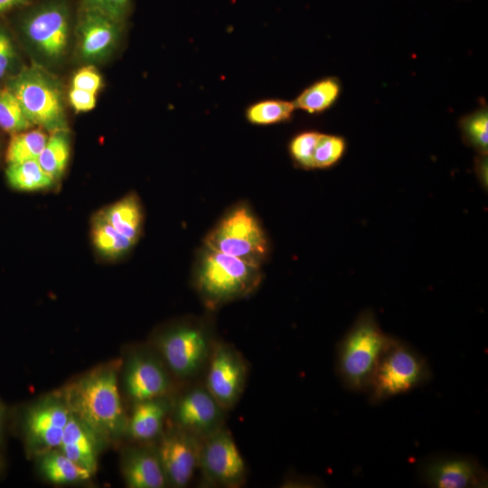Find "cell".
Returning a JSON list of instances; mask_svg holds the SVG:
<instances>
[{"instance_id":"cell-1","label":"cell","mask_w":488,"mask_h":488,"mask_svg":"<svg viewBox=\"0 0 488 488\" xmlns=\"http://www.w3.org/2000/svg\"><path fill=\"white\" fill-rule=\"evenodd\" d=\"M119 364L102 365L68 385L61 396L72 415L99 438H117L127 432L117 383Z\"/></svg>"},{"instance_id":"cell-2","label":"cell","mask_w":488,"mask_h":488,"mask_svg":"<svg viewBox=\"0 0 488 488\" xmlns=\"http://www.w3.org/2000/svg\"><path fill=\"white\" fill-rule=\"evenodd\" d=\"M388 337L373 310L359 314L336 346L335 371L346 389L367 391Z\"/></svg>"},{"instance_id":"cell-3","label":"cell","mask_w":488,"mask_h":488,"mask_svg":"<svg viewBox=\"0 0 488 488\" xmlns=\"http://www.w3.org/2000/svg\"><path fill=\"white\" fill-rule=\"evenodd\" d=\"M260 281L259 267L207 247L201 253L194 276L195 288L211 310L250 296Z\"/></svg>"},{"instance_id":"cell-4","label":"cell","mask_w":488,"mask_h":488,"mask_svg":"<svg viewBox=\"0 0 488 488\" xmlns=\"http://www.w3.org/2000/svg\"><path fill=\"white\" fill-rule=\"evenodd\" d=\"M216 341L209 322L192 318L161 332L155 346L174 378L193 382L203 374Z\"/></svg>"},{"instance_id":"cell-5","label":"cell","mask_w":488,"mask_h":488,"mask_svg":"<svg viewBox=\"0 0 488 488\" xmlns=\"http://www.w3.org/2000/svg\"><path fill=\"white\" fill-rule=\"evenodd\" d=\"M432 371L412 345L389 335L367 389L370 404L378 405L427 384Z\"/></svg>"},{"instance_id":"cell-6","label":"cell","mask_w":488,"mask_h":488,"mask_svg":"<svg viewBox=\"0 0 488 488\" xmlns=\"http://www.w3.org/2000/svg\"><path fill=\"white\" fill-rule=\"evenodd\" d=\"M33 124L51 133L67 130L61 89L42 70L31 67L13 78L6 87Z\"/></svg>"},{"instance_id":"cell-7","label":"cell","mask_w":488,"mask_h":488,"mask_svg":"<svg viewBox=\"0 0 488 488\" xmlns=\"http://www.w3.org/2000/svg\"><path fill=\"white\" fill-rule=\"evenodd\" d=\"M205 247L260 267L268 253L266 235L255 215L245 205L226 214L208 233Z\"/></svg>"},{"instance_id":"cell-8","label":"cell","mask_w":488,"mask_h":488,"mask_svg":"<svg viewBox=\"0 0 488 488\" xmlns=\"http://www.w3.org/2000/svg\"><path fill=\"white\" fill-rule=\"evenodd\" d=\"M198 470L202 473V483L206 487L244 485L246 463L226 426L202 441Z\"/></svg>"},{"instance_id":"cell-9","label":"cell","mask_w":488,"mask_h":488,"mask_svg":"<svg viewBox=\"0 0 488 488\" xmlns=\"http://www.w3.org/2000/svg\"><path fill=\"white\" fill-rule=\"evenodd\" d=\"M203 374V385L228 411L239 402L244 392L249 365L234 345L217 340Z\"/></svg>"},{"instance_id":"cell-10","label":"cell","mask_w":488,"mask_h":488,"mask_svg":"<svg viewBox=\"0 0 488 488\" xmlns=\"http://www.w3.org/2000/svg\"><path fill=\"white\" fill-rule=\"evenodd\" d=\"M227 410L196 381L173 399L172 425L203 440L225 426Z\"/></svg>"},{"instance_id":"cell-11","label":"cell","mask_w":488,"mask_h":488,"mask_svg":"<svg viewBox=\"0 0 488 488\" xmlns=\"http://www.w3.org/2000/svg\"><path fill=\"white\" fill-rule=\"evenodd\" d=\"M70 415L61 395L48 397L27 408L21 420L26 448L36 455L58 448Z\"/></svg>"},{"instance_id":"cell-12","label":"cell","mask_w":488,"mask_h":488,"mask_svg":"<svg viewBox=\"0 0 488 488\" xmlns=\"http://www.w3.org/2000/svg\"><path fill=\"white\" fill-rule=\"evenodd\" d=\"M422 483L435 488H483L488 473L477 458L457 453H440L423 459L418 465Z\"/></svg>"},{"instance_id":"cell-13","label":"cell","mask_w":488,"mask_h":488,"mask_svg":"<svg viewBox=\"0 0 488 488\" xmlns=\"http://www.w3.org/2000/svg\"><path fill=\"white\" fill-rule=\"evenodd\" d=\"M26 38L44 56L61 57L67 47L70 9L63 0L45 2L32 9L23 21Z\"/></svg>"},{"instance_id":"cell-14","label":"cell","mask_w":488,"mask_h":488,"mask_svg":"<svg viewBox=\"0 0 488 488\" xmlns=\"http://www.w3.org/2000/svg\"><path fill=\"white\" fill-rule=\"evenodd\" d=\"M202 441L195 436L170 425L155 444L167 485L186 487L199 468Z\"/></svg>"},{"instance_id":"cell-15","label":"cell","mask_w":488,"mask_h":488,"mask_svg":"<svg viewBox=\"0 0 488 488\" xmlns=\"http://www.w3.org/2000/svg\"><path fill=\"white\" fill-rule=\"evenodd\" d=\"M173 380L156 351L133 352L125 367V389L133 402L172 395Z\"/></svg>"},{"instance_id":"cell-16","label":"cell","mask_w":488,"mask_h":488,"mask_svg":"<svg viewBox=\"0 0 488 488\" xmlns=\"http://www.w3.org/2000/svg\"><path fill=\"white\" fill-rule=\"evenodd\" d=\"M122 22L81 4L78 22L79 50L89 61L105 58L115 47Z\"/></svg>"},{"instance_id":"cell-17","label":"cell","mask_w":488,"mask_h":488,"mask_svg":"<svg viewBox=\"0 0 488 488\" xmlns=\"http://www.w3.org/2000/svg\"><path fill=\"white\" fill-rule=\"evenodd\" d=\"M122 474L129 488H164L166 477L155 445L127 447L122 460Z\"/></svg>"},{"instance_id":"cell-18","label":"cell","mask_w":488,"mask_h":488,"mask_svg":"<svg viewBox=\"0 0 488 488\" xmlns=\"http://www.w3.org/2000/svg\"><path fill=\"white\" fill-rule=\"evenodd\" d=\"M173 398L167 395L134 402L131 415L127 418L126 434L143 444L157 440L170 416Z\"/></svg>"},{"instance_id":"cell-19","label":"cell","mask_w":488,"mask_h":488,"mask_svg":"<svg viewBox=\"0 0 488 488\" xmlns=\"http://www.w3.org/2000/svg\"><path fill=\"white\" fill-rule=\"evenodd\" d=\"M99 439L92 430L71 414L58 448L93 474L98 465Z\"/></svg>"},{"instance_id":"cell-20","label":"cell","mask_w":488,"mask_h":488,"mask_svg":"<svg viewBox=\"0 0 488 488\" xmlns=\"http://www.w3.org/2000/svg\"><path fill=\"white\" fill-rule=\"evenodd\" d=\"M99 212L119 233L136 243L143 223L142 207L136 194H127Z\"/></svg>"},{"instance_id":"cell-21","label":"cell","mask_w":488,"mask_h":488,"mask_svg":"<svg viewBox=\"0 0 488 488\" xmlns=\"http://www.w3.org/2000/svg\"><path fill=\"white\" fill-rule=\"evenodd\" d=\"M40 455L38 465L44 477L56 484H67L89 480L92 474L76 464L60 449H50Z\"/></svg>"},{"instance_id":"cell-22","label":"cell","mask_w":488,"mask_h":488,"mask_svg":"<svg viewBox=\"0 0 488 488\" xmlns=\"http://www.w3.org/2000/svg\"><path fill=\"white\" fill-rule=\"evenodd\" d=\"M341 94V83L335 77H326L314 81L303 89L293 100L296 109L308 114H320L329 109Z\"/></svg>"},{"instance_id":"cell-23","label":"cell","mask_w":488,"mask_h":488,"mask_svg":"<svg viewBox=\"0 0 488 488\" xmlns=\"http://www.w3.org/2000/svg\"><path fill=\"white\" fill-rule=\"evenodd\" d=\"M90 233L96 249L107 258L124 256L135 244L113 228L100 212L92 220Z\"/></svg>"},{"instance_id":"cell-24","label":"cell","mask_w":488,"mask_h":488,"mask_svg":"<svg viewBox=\"0 0 488 488\" xmlns=\"http://www.w3.org/2000/svg\"><path fill=\"white\" fill-rule=\"evenodd\" d=\"M70 157V141L67 130H59L48 136L44 148L37 158L43 171L53 180L64 173Z\"/></svg>"},{"instance_id":"cell-25","label":"cell","mask_w":488,"mask_h":488,"mask_svg":"<svg viewBox=\"0 0 488 488\" xmlns=\"http://www.w3.org/2000/svg\"><path fill=\"white\" fill-rule=\"evenodd\" d=\"M5 174L9 184L19 191L46 189L54 182L43 171L37 159L8 164Z\"/></svg>"},{"instance_id":"cell-26","label":"cell","mask_w":488,"mask_h":488,"mask_svg":"<svg viewBox=\"0 0 488 488\" xmlns=\"http://www.w3.org/2000/svg\"><path fill=\"white\" fill-rule=\"evenodd\" d=\"M295 110L293 101L267 99L250 104L245 117L252 125L269 126L290 121Z\"/></svg>"},{"instance_id":"cell-27","label":"cell","mask_w":488,"mask_h":488,"mask_svg":"<svg viewBox=\"0 0 488 488\" xmlns=\"http://www.w3.org/2000/svg\"><path fill=\"white\" fill-rule=\"evenodd\" d=\"M458 127L465 144L472 147L478 155L488 153V109L487 106L465 115L459 120Z\"/></svg>"},{"instance_id":"cell-28","label":"cell","mask_w":488,"mask_h":488,"mask_svg":"<svg viewBox=\"0 0 488 488\" xmlns=\"http://www.w3.org/2000/svg\"><path fill=\"white\" fill-rule=\"evenodd\" d=\"M48 136L42 129L13 134L10 139L6 160L8 164L37 159L45 146Z\"/></svg>"},{"instance_id":"cell-29","label":"cell","mask_w":488,"mask_h":488,"mask_svg":"<svg viewBox=\"0 0 488 488\" xmlns=\"http://www.w3.org/2000/svg\"><path fill=\"white\" fill-rule=\"evenodd\" d=\"M33 126L24 114L19 101L7 89H0V127L12 134Z\"/></svg>"},{"instance_id":"cell-30","label":"cell","mask_w":488,"mask_h":488,"mask_svg":"<svg viewBox=\"0 0 488 488\" xmlns=\"http://www.w3.org/2000/svg\"><path fill=\"white\" fill-rule=\"evenodd\" d=\"M346 148V140L343 136L321 133L314 154V169L333 166L342 159Z\"/></svg>"},{"instance_id":"cell-31","label":"cell","mask_w":488,"mask_h":488,"mask_svg":"<svg viewBox=\"0 0 488 488\" xmlns=\"http://www.w3.org/2000/svg\"><path fill=\"white\" fill-rule=\"evenodd\" d=\"M320 135V132L314 130L303 131L290 140L289 155L297 167L314 169V154Z\"/></svg>"},{"instance_id":"cell-32","label":"cell","mask_w":488,"mask_h":488,"mask_svg":"<svg viewBox=\"0 0 488 488\" xmlns=\"http://www.w3.org/2000/svg\"><path fill=\"white\" fill-rule=\"evenodd\" d=\"M81 4L97 9L122 23L131 8V0H82Z\"/></svg>"},{"instance_id":"cell-33","label":"cell","mask_w":488,"mask_h":488,"mask_svg":"<svg viewBox=\"0 0 488 488\" xmlns=\"http://www.w3.org/2000/svg\"><path fill=\"white\" fill-rule=\"evenodd\" d=\"M101 85V78L93 67H84L78 70L72 80V88L88 90L96 94Z\"/></svg>"},{"instance_id":"cell-34","label":"cell","mask_w":488,"mask_h":488,"mask_svg":"<svg viewBox=\"0 0 488 488\" xmlns=\"http://www.w3.org/2000/svg\"><path fill=\"white\" fill-rule=\"evenodd\" d=\"M69 98L71 106L77 111H89L96 105V94L88 90L72 88Z\"/></svg>"},{"instance_id":"cell-35","label":"cell","mask_w":488,"mask_h":488,"mask_svg":"<svg viewBox=\"0 0 488 488\" xmlns=\"http://www.w3.org/2000/svg\"><path fill=\"white\" fill-rule=\"evenodd\" d=\"M14 55V48L9 36L0 29V80L9 70Z\"/></svg>"},{"instance_id":"cell-36","label":"cell","mask_w":488,"mask_h":488,"mask_svg":"<svg viewBox=\"0 0 488 488\" xmlns=\"http://www.w3.org/2000/svg\"><path fill=\"white\" fill-rule=\"evenodd\" d=\"M487 155H478L474 160V172L476 177L481 183V185L487 189L488 185V175H487Z\"/></svg>"},{"instance_id":"cell-37","label":"cell","mask_w":488,"mask_h":488,"mask_svg":"<svg viewBox=\"0 0 488 488\" xmlns=\"http://www.w3.org/2000/svg\"><path fill=\"white\" fill-rule=\"evenodd\" d=\"M320 482L308 477L299 475L288 476L283 483V487H316Z\"/></svg>"},{"instance_id":"cell-38","label":"cell","mask_w":488,"mask_h":488,"mask_svg":"<svg viewBox=\"0 0 488 488\" xmlns=\"http://www.w3.org/2000/svg\"><path fill=\"white\" fill-rule=\"evenodd\" d=\"M28 0H0V14L21 5Z\"/></svg>"},{"instance_id":"cell-39","label":"cell","mask_w":488,"mask_h":488,"mask_svg":"<svg viewBox=\"0 0 488 488\" xmlns=\"http://www.w3.org/2000/svg\"><path fill=\"white\" fill-rule=\"evenodd\" d=\"M5 412L4 406L0 403V441L3 437L4 426H5Z\"/></svg>"}]
</instances>
